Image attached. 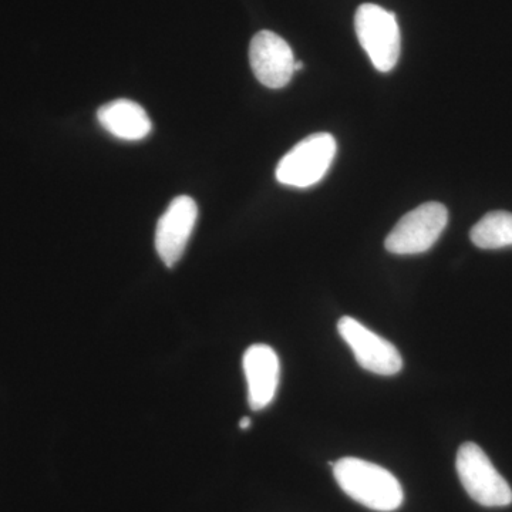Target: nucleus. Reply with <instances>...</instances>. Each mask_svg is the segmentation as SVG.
Returning <instances> with one entry per match:
<instances>
[{
	"label": "nucleus",
	"instance_id": "nucleus-1",
	"mask_svg": "<svg viewBox=\"0 0 512 512\" xmlns=\"http://www.w3.org/2000/svg\"><path fill=\"white\" fill-rule=\"evenodd\" d=\"M332 466L339 487L357 503L379 512L402 507V485L386 468L355 457L340 458Z\"/></svg>",
	"mask_w": 512,
	"mask_h": 512
},
{
	"label": "nucleus",
	"instance_id": "nucleus-9",
	"mask_svg": "<svg viewBox=\"0 0 512 512\" xmlns=\"http://www.w3.org/2000/svg\"><path fill=\"white\" fill-rule=\"evenodd\" d=\"M245 379L248 383L249 406L258 412L274 402L281 377V363L268 345H252L244 355Z\"/></svg>",
	"mask_w": 512,
	"mask_h": 512
},
{
	"label": "nucleus",
	"instance_id": "nucleus-10",
	"mask_svg": "<svg viewBox=\"0 0 512 512\" xmlns=\"http://www.w3.org/2000/svg\"><path fill=\"white\" fill-rule=\"evenodd\" d=\"M97 119L111 136L124 141H140L151 133L150 117L136 101L120 99L104 104Z\"/></svg>",
	"mask_w": 512,
	"mask_h": 512
},
{
	"label": "nucleus",
	"instance_id": "nucleus-13",
	"mask_svg": "<svg viewBox=\"0 0 512 512\" xmlns=\"http://www.w3.org/2000/svg\"><path fill=\"white\" fill-rule=\"evenodd\" d=\"M302 69H303V63L302 62H296L295 63V73L296 72H301Z\"/></svg>",
	"mask_w": 512,
	"mask_h": 512
},
{
	"label": "nucleus",
	"instance_id": "nucleus-5",
	"mask_svg": "<svg viewBox=\"0 0 512 512\" xmlns=\"http://www.w3.org/2000/svg\"><path fill=\"white\" fill-rule=\"evenodd\" d=\"M448 211L440 202H426L404 215L387 235L384 247L396 255L429 251L447 227Z\"/></svg>",
	"mask_w": 512,
	"mask_h": 512
},
{
	"label": "nucleus",
	"instance_id": "nucleus-2",
	"mask_svg": "<svg viewBox=\"0 0 512 512\" xmlns=\"http://www.w3.org/2000/svg\"><path fill=\"white\" fill-rule=\"evenodd\" d=\"M355 29L357 39L373 66L382 73L393 70L402 49L396 15L382 6L365 3L356 10Z\"/></svg>",
	"mask_w": 512,
	"mask_h": 512
},
{
	"label": "nucleus",
	"instance_id": "nucleus-11",
	"mask_svg": "<svg viewBox=\"0 0 512 512\" xmlns=\"http://www.w3.org/2000/svg\"><path fill=\"white\" fill-rule=\"evenodd\" d=\"M470 238L473 244L481 249L512 247L511 212H488L471 229Z\"/></svg>",
	"mask_w": 512,
	"mask_h": 512
},
{
	"label": "nucleus",
	"instance_id": "nucleus-6",
	"mask_svg": "<svg viewBox=\"0 0 512 512\" xmlns=\"http://www.w3.org/2000/svg\"><path fill=\"white\" fill-rule=\"evenodd\" d=\"M338 330L352 349L357 363L367 372L393 376L403 369V359L396 346L367 329L359 320L343 316L339 320Z\"/></svg>",
	"mask_w": 512,
	"mask_h": 512
},
{
	"label": "nucleus",
	"instance_id": "nucleus-7",
	"mask_svg": "<svg viewBox=\"0 0 512 512\" xmlns=\"http://www.w3.org/2000/svg\"><path fill=\"white\" fill-rule=\"evenodd\" d=\"M249 62L258 82L268 89H282L295 74L291 46L271 30H262L252 37Z\"/></svg>",
	"mask_w": 512,
	"mask_h": 512
},
{
	"label": "nucleus",
	"instance_id": "nucleus-3",
	"mask_svg": "<svg viewBox=\"0 0 512 512\" xmlns=\"http://www.w3.org/2000/svg\"><path fill=\"white\" fill-rule=\"evenodd\" d=\"M456 467L464 490L476 503L488 508L512 503L510 484L476 443H464L458 448Z\"/></svg>",
	"mask_w": 512,
	"mask_h": 512
},
{
	"label": "nucleus",
	"instance_id": "nucleus-12",
	"mask_svg": "<svg viewBox=\"0 0 512 512\" xmlns=\"http://www.w3.org/2000/svg\"><path fill=\"white\" fill-rule=\"evenodd\" d=\"M251 426H252V421H251V419H249V417H244V419L239 421V427H241L242 430H247Z\"/></svg>",
	"mask_w": 512,
	"mask_h": 512
},
{
	"label": "nucleus",
	"instance_id": "nucleus-8",
	"mask_svg": "<svg viewBox=\"0 0 512 512\" xmlns=\"http://www.w3.org/2000/svg\"><path fill=\"white\" fill-rule=\"evenodd\" d=\"M197 217V204L188 195L175 198L161 215L157 224L156 249L168 268H173L183 258Z\"/></svg>",
	"mask_w": 512,
	"mask_h": 512
},
{
	"label": "nucleus",
	"instance_id": "nucleus-4",
	"mask_svg": "<svg viewBox=\"0 0 512 512\" xmlns=\"http://www.w3.org/2000/svg\"><path fill=\"white\" fill-rule=\"evenodd\" d=\"M335 137L316 133L289 151L276 167V180L289 187L308 188L318 184L335 160Z\"/></svg>",
	"mask_w": 512,
	"mask_h": 512
}]
</instances>
